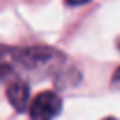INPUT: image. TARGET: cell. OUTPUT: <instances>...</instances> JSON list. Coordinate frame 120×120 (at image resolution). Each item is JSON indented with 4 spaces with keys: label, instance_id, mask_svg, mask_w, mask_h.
<instances>
[{
    "label": "cell",
    "instance_id": "1",
    "mask_svg": "<svg viewBox=\"0 0 120 120\" xmlns=\"http://www.w3.org/2000/svg\"><path fill=\"white\" fill-rule=\"evenodd\" d=\"M60 112H62V99L52 90L39 92L30 103L32 120H54Z\"/></svg>",
    "mask_w": 120,
    "mask_h": 120
},
{
    "label": "cell",
    "instance_id": "2",
    "mask_svg": "<svg viewBox=\"0 0 120 120\" xmlns=\"http://www.w3.org/2000/svg\"><path fill=\"white\" fill-rule=\"evenodd\" d=\"M6 96H8V101L11 103V107L15 111L22 112V111H26V107L30 103V86L24 79L17 77V79L8 82Z\"/></svg>",
    "mask_w": 120,
    "mask_h": 120
},
{
    "label": "cell",
    "instance_id": "7",
    "mask_svg": "<svg viewBox=\"0 0 120 120\" xmlns=\"http://www.w3.org/2000/svg\"><path fill=\"white\" fill-rule=\"evenodd\" d=\"M118 47H120V43H118Z\"/></svg>",
    "mask_w": 120,
    "mask_h": 120
},
{
    "label": "cell",
    "instance_id": "5",
    "mask_svg": "<svg viewBox=\"0 0 120 120\" xmlns=\"http://www.w3.org/2000/svg\"><path fill=\"white\" fill-rule=\"evenodd\" d=\"M86 2H90V0H66L68 6H82V4H86Z\"/></svg>",
    "mask_w": 120,
    "mask_h": 120
},
{
    "label": "cell",
    "instance_id": "6",
    "mask_svg": "<svg viewBox=\"0 0 120 120\" xmlns=\"http://www.w3.org/2000/svg\"><path fill=\"white\" fill-rule=\"evenodd\" d=\"M103 120H118V118H114V116H107V118H103Z\"/></svg>",
    "mask_w": 120,
    "mask_h": 120
},
{
    "label": "cell",
    "instance_id": "3",
    "mask_svg": "<svg viewBox=\"0 0 120 120\" xmlns=\"http://www.w3.org/2000/svg\"><path fill=\"white\" fill-rule=\"evenodd\" d=\"M17 68H19L17 49L0 45V81H8V79L13 81V79H17L15 77Z\"/></svg>",
    "mask_w": 120,
    "mask_h": 120
},
{
    "label": "cell",
    "instance_id": "4",
    "mask_svg": "<svg viewBox=\"0 0 120 120\" xmlns=\"http://www.w3.org/2000/svg\"><path fill=\"white\" fill-rule=\"evenodd\" d=\"M112 86L120 88V68L116 69V73H114V77H112Z\"/></svg>",
    "mask_w": 120,
    "mask_h": 120
}]
</instances>
